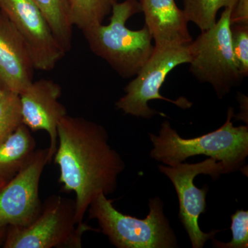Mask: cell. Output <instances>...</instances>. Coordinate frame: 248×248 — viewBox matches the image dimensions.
I'll return each instance as SVG.
<instances>
[{"label":"cell","mask_w":248,"mask_h":248,"mask_svg":"<svg viewBox=\"0 0 248 248\" xmlns=\"http://www.w3.org/2000/svg\"><path fill=\"white\" fill-rule=\"evenodd\" d=\"M58 135L53 157L60 168L59 182L63 192L76 194V221L81 224L95 197L115 192L125 163L111 148L104 127L84 117L65 116Z\"/></svg>","instance_id":"obj_1"},{"label":"cell","mask_w":248,"mask_h":248,"mask_svg":"<svg viewBox=\"0 0 248 248\" xmlns=\"http://www.w3.org/2000/svg\"><path fill=\"white\" fill-rule=\"evenodd\" d=\"M233 117L234 110L230 107L221 128L192 139L181 138L169 121H165L159 135L149 133L153 145L151 158L174 167L191 156L203 155L221 161L229 173L241 170L248 155V126H234Z\"/></svg>","instance_id":"obj_2"},{"label":"cell","mask_w":248,"mask_h":248,"mask_svg":"<svg viewBox=\"0 0 248 248\" xmlns=\"http://www.w3.org/2000/svg\"><path fill=\"white\" fill-rule=\"evenodd\" d=\"M140 12V1L117 2L108 25L99 24L82 32L91 51L124 79L136 76L154 50L153 37L146 26L138 31L126 27L128 19Z\"/></svg>","instance_id":"obj_3"},{"label":"cell","mask_w":248,"mask_h":248,"mask_svg":"<svg viewBox=\"0 0 248 248\" xmlns=\"http://www.w3.org/2000/svg\"><path fill=\"white\" fill-rule=\"evenodd\" d=\"M150 212L144 219L120 213L112 201L100 194L90 204L89 218L96 219L99 232L117 248H173L177 238L164 213L159 197L149 202Z\"/></svg>","instance_id":"obj_4"},{"label":"cell","mask_w":248,"mask_h":248,"mask_svg":"<svg viewBox=\"0 0 248 248\" xmlns=\"http://www.w3.org/2000/svg\"><path fill=\"white\" fill-rule=\"evenodd\" d=\"M225 8L216 24L202 31L189 44L190 71L201 82L209 83L219 99L239 86L244 79L235 60L231 42V14Z\"/></svg>","instance_id":"obj_5"},{"label":"cell","mask_w":248,"mask_h":248,"mask_svg":"<svg viewBox=\"0 0 248 248\" xmlns=\"http://www.w3.org/2000/svg\"><path fill=\"white\" fill-rule=\"evenodd\" d=\"M99 232L76 221V202L50 196L42 205L40 215L26 227L8 226L5 248H81L86 232Z\"/></svg>","instance_id":"obj_6"},{"label":"cell","mask_w":248,"mask_h":248,"mask_svg":"<svg viewBox=\"0 0 248 248\" xmlns=\"http://www.w3.org/2000/svg\"><path fill=\"white\" fill-rule=\"evenodd\" d=\"M190 61L189 45L155 47L153 53L135 76V79L124 88L125 94L115 102L116 108L125 115L151 119L153 116L164 113L152 109L148 102L161 99L175 104L183 109L190 108L192 103L185 97L171 100L163 97L159 91L166 78L178 66L189 63Z\"/></svg>","instance_id":"obj_7"},{"label":"cell","mask_w":248,"mask_h":248,"mask_svg":"<svg viewBox=\"0 0 248 248\" xmlns=\"http://www.w3.org/2000/svg\"><path fill=\"white\" fill-rule=\"evenodd\" d=\"M159 170L170 179L175 187L179 203V218L188 234L193 248H203L205 243L215 239L220 232L213 230L209 233L203 232L199 226L198 219L202 214L206 213V196L208 186L198 188L194 179L201 174H208L214 180L223 174H228V170L221 161L213 158L197 164H178L174 167L159 166Z\"/></svg>","instance_id":"obj_8"},{"label":"cell","mask_w":248,"mask_h":248,"mask_svg":"<svg viewBox=\"0 0 248 248\" xmlns=\"http://www.w3.org/2000/svg\"><path fill=\"white\" fill-rule=\"evenodd\" d=\"M48 148L37 150L22 168L0 189V225L26 227L40 215V178L48 164Z\"/></svg>","instance_id":"obj_9"},{"label":"cell","mask_w":248,"mask_h":248,"mask_svg":"<svg viewBox=\"0 0 248 248\" xmlns=\"http://www.w3.org/2000/svg\"><path fill=\"white\" fill-rule=\"evenodd\" d=\"M0 11L22 37L35 70L52 71L64 58L66 52L31 0H0Z\"/></svg>","instance_id":"obj_10"},{"label":"cell","mask_w":248,"mask_h":248,"mask_svg":"<svg viewBox=\"0 0 248 248\" xmlns=\"http://www.w3.org/2000/svg\"><path fill=\"white\" fill-rule=\"evenodd\" d=\"M61 96V86L46 79L32 81L19 94L22 123L32 131L45 130L49 135L48 164L58 148L59 124L68 115L66 107L59 101Z\"/></svg>","instance_id":"obj_11"},{"label":"cell","mask_w":248,"mask_h":248,"mask_svg":"<svg viewBox=\"0 0 248 248\" xmlns=\"http://www.w3.org/2000/svg\"><path fill=\"white\" fill-rule=\"evenodd\" d=\"M34 70L22 37L0 11V88L20 94L33 81Z\"/></svg>","instance_id":"obj_12"},{"label":"cell","mask_w":248,"mask_h":248,"mask_svg":"<svg viewBox=\"0 0 248 248\" xmlns=\"http://www.w3.org/2000/svg\"><path fill=\"white\" fill-rule=\"evenodd\" d=\"M145 26L151 32L155 46L187 45L192 41L185 15L174 0H140Z\"/></svg>","instance_id":"obj_13"},{"label":"cell","mask_w":248,"mask_h":248,"mask_svg":"<svg viewBox=\"0 0 248 248\" xmlns=\"http://www.w3.org/2000/svg\"><path fill=\"white\" fill-rule=\"evenodd\" d=\"M36 142L31 130L24 124L0 143V178L10 180L35 151Z\"/></svg>","instance_id":"obj_14"},{"label":"cell","mask_w":248,"mask_h":248,"mask_svg":"<svg viewBox=\"0 0 248 248\" xmlns=\"http://www.w3.org/2000/svg\"><path fill=\"white\" fill-rule=\"evenodd\" d=\"M45 18L54 36L68 53L73 42V21L69 0H31Z\"/></svg>","instance_id":"obj_15"},{"label":"cell","mask_w":248,"mask_h":248,"mask_svg":"<svg viewBox=\"0 0 248 248\" xmlns=\"http://www.w3.org/2000/svg\"><path fill=\"white\" fill-rule=\"evenodd\" d=\"M118 0H69L73 25L84 32L103 24Z\"/></svg>","instance_id":"obj_16"},{"label":"cell","mask_w":248,"mask_h":248,"mask_svg":"<svg viewBox=\"0 0 248 248\" xmlns=\"http://www.w3.org/2000/svg\"><path fill=\"white\" fill-rule=\"evenodd\" d=\"M238 0H183L187 22L194 23L202 31L213 27L217 22V13L221 8H234Z\"/></svg>","instance_id":"obj_17"},{"label":"cell","mask_w":248,"mask_h":248,"mask_svg":"<svg viewBox=\"0 0 248 248\" xmlns=\"http://www.w3.org/2000/svg\"><path fill=\"white\" fill-rule=\"evenodd\" d=\"M22 124L19 94L0 88V143Z\"/></svg>","instance_id":"obj_18"},{"label":"cell","mask_w":248,"mask_h":248,"mask_svg":"<svg viewBox=\"0 0 248 248\" xmlns=\"http://www.w3.org/2000/svg\"><path fill=\"white\" fill-rule=\"evenodd\" d=\"M232 238L230 242L213 240V246L218 248H248V211L238 210L231 216Z\"/></svg>","instance_id":"obj_19"},{"label":"cell","mask_w":248,"mask_h":248,"mask_svg":"<svg viewBox=\"0 0 248 248\" xmlns=\"http://www.w3.org/2000/svg\"><path fill=\"white\" fill-rule=\"evenodd\" d=\"M231 42L236 63L245 78L248 76V25L231 26Z\"/></svg>","instance_id":"obj_20"},{"label":"cell","mask_w":248,"mask_h":248,"mask_svg":"<svg viewBox=\"0 0 248 248\" xmlns=\"http://www.w3.org/2000/svg\"><path fill=\"white\" fill-rule=\"evenodd\" d=\"M231 25H248V0H238L231 11Z\"/></svg>","instance_id":"obj_21"},{"label":"cell","mask_w":248,"mask_h":248,"mask_svg":"<svg viewBox=\"0 0 248 248\" xmlns=\"http://www.w3.org/2000/svg\"><path fill=\"white\" fill-rule=\"evenodd\" d=\"M7 228L8 226L0 225V244H1V241H4L6 231H7Z\"/></svg>","instance_id":"obj_22"},{"label":"cell","mask_w":248,"mask_h":248,"mask_svg":"<svg viewBox=\"0 0 248 248\" xmlns=\"http://www.w3.org/2000/svg\"><path fill=\"white\" fill-rule=\"evenodd\" d=\"M9 180L8 179H4V178H0V189L3 187Z\"/></svg>","instance_id":"obj_23"},{"label":"cell","mask_w":248,"mask_h":248,"mask_svg":"<svg viewBox=\"0 0 248 248\" xmlns=\"http://www.w3.org/2000/svg\"><path fill=\"white\" fill-rule=\"evenodd\" d=\"M137 1H140V0H137Z\"/></svg>","instance_id":"obj_24"}]
</instances>
